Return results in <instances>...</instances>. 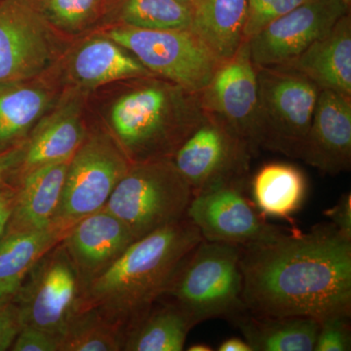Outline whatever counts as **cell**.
<instances>
[{
	"mask_svg": "<svg viewBox=\"0 0 351 351\" xmlns=\"http://www.w3.org/2000/svg\"><path fill=\"white\" fill-rule=\"evenodd\" d=\"M25 145V141L0 152V186H3L6 180L19 168L24 156Z\"/></svg>",
	"mask_w": 351,
	"mask_h": 351,
	"instance_id": "cell-35",
	"label": "cell"
},
{
	"mask_svg": "<svg viewBox=\"0 0 351 351\" xmlns=\"http://www.w3.org/2000/svg\"><path fill=\"white\" fill-rule=\"evenodd\" d=\"M241 253L240 245L202 240L182 262L165 295L195 326L214 318L232 321L247 309Z\"/></svg>",
	"mask_w": 351,
	"mask_h": 351,
	"instance_id": "cell-4",
	"label": "cell"
},
{
	"mask_svg": "<svg viewBox=\"0 0 351 351\" xmlns=\"http://www.w3.org/2000/svg\"><path fill=\"white\" fill-rule=\"evenodd\" d=\"M188 219L135 240L83 294V309H95L124 332L165 295L176 272L202 241Z\"/></svg>",
	"mask_w": 351,
	"mask_h": 351,
	"instance_id": "cell-2",
	"label": "cell"
},
{
	"mask_svg": "<svg viewBox=\"0 0 351 351\" xmlns=\"http://www.w3.org/2000/svg\"><path fill=\"white\" fill-rule=\"evenodd\" d=\"M242 299L250 313L272 317L351 314V235L319 223L274 241L242 246Z\"/></svg>",
	"mask_w": 351,
	"mask_h": 351,
	"instance_id": "cell-1",
	"label": "cell"
},
{
	"mask_svg": "<svg viewBox=\"0 0 351 351\" xmlns=\"http://www.w3.org/2000/svg\"><path fill=\"white\" fill-rule=\"evenodd\" d=\"M188 314L172 302L154 306L124 332L126 351H182L195 327Z\"/></svg>",
	"mask_w": 351,
	"mask_h": 351,
	"instance_id": "cell-25",
	"label": "cell"
},
{
	"mask_svg": "<svg viewBox=\"0 0 351 351\" xmlns=\"http://www.w3.org/2000/svg\"><path fill=\"white\" fill-rule=\"evenodd\" d=\"M55 54L51 25L32 0L0 1V87L43 73Z\"/></svg>",
	"mask_w": 351,
	"mask_h": 351,
	"instance_id": "cell-12",
	"label": "cell"
},
{
	"mask_svg": "<svg viewBox=\"0 0 351 351\" xmlns=\"http://www.w3.org/2000/svg\"><path fill=\"white\" fill-rule=\"evenodd\" d=\"M85 138L80 103L71 99L41 120L25 141L20 180L47 164L69 160Z\"/></svg>",
	"mask_w": 351,
	"mask_h": 351,
	"instance_id": "cell-18",
	"label": "cell"
},
{
	"mask_svg": "<svg viewBox=\"0 0 351 351\" xmlns=\"http://www.w3.org/2000/svg\"><path fill=\"white\" fill-rule=\"evenodd\" d=\"M84 289L61 241L34 265L12 301L19 308L23 326L62 337L82 309Z\"/></svg>",
	"mask_w": 351,
	"mask_h": 351,
	"instance_id": "cell-9",
	"label": "cell"
},
{
	"mask_svg": "<svg viewBox=\"0 0 351 351\" xmlns=\"http://www.w3.org/2000/svg\"><path fill=\"white\" fill-rule=\"evenodd\" d=\"M252 351H314L319 322L309 317H272L248 309L232 321Z\"/></svg>",
	"mask_w": 351,
	"mask_h": 351,
	"instance_id": "cell-22",
	"label": "cell"
},
{
	"mask_svg": "<svg viewBox=\"0 0 351 351\" xmlns=\"http://www.w3.org/2000/svg\"><path fill=\"white\" fill-rule=\"evenodd\" d=\"M219 351H252L251 346L247 343L245 339L237 338V337H232L223 341L219 348H217Z\"/></svg>",
	"mask_w": 351,
	"mask_h": 351,
	"instance_id": "cell-37",
	"label": "cell"
},
{
	"mask_svg": "<svg viewBox=\"0 0 351 351\" xmlns=\"http://www.w3.org/2000/svg\"><path fill=\"white\" fill-rule=\"evenodd\" d=\"M189 351H212L214 348L211 346L207 345V343H197L195 345H191L188 348Z\"/></svg>",
	"mask_w": 351,
	"mask_h": 351,
	"instance_id": "cell-38",
	"label": "cell"
},
{
	"mask_svg": "<svg viewBox=\"0 0 351 351\" xmlns=\"http://www.w3.org/2000/svg\"><path fill=\"white\" fill-rule=\"evenodd\" d=\"M49 99L40 87L23 83L0 87V145L24 136L43 114Z\"/></svg>",
	"mask_w": 351,
	"mask_h": 351,
	"instance_id": "cell-26",
	"label": "cell"
},
{
	"mask_svg": "<svg viewBox=\"0 0 351 351\" xmlns=\"http://www.w3.org/2000/svg\"><path fill=\"white\" fill-rule=\"evenodd\" d=\"M51 25L66 32L80 31L108 5L106 0H32Z\"/></svg>",
	"mask_w": 351,
	"mask_h": 351,
	"instance_id": "cell-29",
	"label": "cell"
},
{
	"mask_svg": "<svg viewBox=\"0 0 351 351\" xmlns=\"http://www.w3.org/2000/svg\"><path fill=\"white\" fill-rule=\"evenodd\" d=\"M123 341L122 328L95 309H83L62 335L60 351H119L122 350Z\"/></svg>",
	"mask_w": 351,
	"mask_h": 351,
	"instance_id": "cell-28",
	"label": "cell"
},
{
	"mask_svg": "<svg viewBox=\"0 0 351 351\" xmlns=\"http://www.w3.org/2000/svg\"><path fill=\"white\" fill-rule=\"evenodd\" d=\"M261 149L301 158L321 90L285 66H257Z\"/></svg>",
	"mask_w": 351,
	"mask_h": 351,
	"instance_id": "cell-6",
	"label": "cell"
},
{
	"mask_svg": "<svg viewBox=\"0 0 351 351\" xmlns=\"http://www.w3.org/2000/svg\"><path fill=\"white\" fill-rule=\"evenodd\" d=\"M178 1L182 2V3L186 4V5L191 7V2H193V0H178Z\"/></svg>",
	"mask_w": 351,
	"mask_h": 351,
	"instance_id": "cell-39",
	"label": "cell"
},
{
	"mask_svg": "<svg viewBox=\"0 0 351 351\" xmlns=\"http://www.w3.org/2000/svg\"><path fill=\"white\" fill-rule=\"evenodd\" d=\"M306 1L307 0H247L245 40H250L263 27Z\"/></svg>",
	"mask_w": 351,
	"mask_h": 351,
	"instance_id": "cell-30",
	"label": "cell"
},
{
	"mask_svg": "<svg viewBox=\"0 0 351 351\" xmlns=\"http://www.w3.org/2000/svg\"><path fill=\"white\" fill-rule=\"evenodd\" d=\"M325 174L351 168V97L320 91L301 158Z\"/></svg>",
	"mask_w": 351,
	"mask_h": 351,
	"instance_id": "cell-15",
	"label": "cell"
},
{
	"mask_svg": "<svg viewBox=\"0 0 351 351\" xmlns=\"http://www.w3.org/2000/svg\"><path fill=\"white\" fill-rule=\"evenodd\" d=\"M71 159L47 164L20 180L5 232H34L52 228Z\"/></svg>",
	"mask_w": 351,
	"mask_h": 351,
	"instance_id": "cell-19",
	"label": "cell"
},
{
	"mask_svg": "<svg viewBox=\"0 0 351 351\" xmlns=\"http://www.w3.org/2000/svg\"><path fill=\"white\" fill-rule=\"evenodd\" d=\"M137 58L152 75L199 94L221 60L189 29L152 31L119 25L106 34Z\"/></svg>",
	"mask_w": 351,
	"mask_h": 351,
	"instance_id": "cell-8",
	"label": "cell"
},
{
	"mask_svg": "<svg viewBox=\"0 0 351 351\" xmlns=\"http://www.w3.org/2000/svg\"><path fill=\"white\" fill-rule=\"evenodd\" d=\"M193 193L172 159L131 163L105 208L135 240L186 219Z\"/></svg>",
	"mask_w": 351,
	"mask_h": 351,
	"instance_id": "cell-5",
	"label": "cell"
},
{
	"mask_svg": "<svg viewBox=\"0 0 351 351\" xmlns=\"http://www.w3.org/2000/svg\"><path fill=\"white\" fill-rule=\"evenodd\" d=\"M348 12L346 0H307L248 40L252 61L257 66L288 64Z\"/></svg>",
	"mask_w": 351,
	"mask_h": 351,
	"instance_id": "cell-14",
	"label": "cell"
},
{
	"mask_svg": "<svg viewBox=\"0 0 351 351\" xmlns=\"http://www.w3.org/2000/svg\"><path fill=\"white\" fill-rule=\"evenodd\" d=\"M106 1H107V2H108V3H110V2H112V0H106Z\"/></svg>",
	"mask_w": 351,
	"mask_h": 351,
	"instance_id": "cell-41",
	"label": "cell"
},
{
	"mask_svg": "<svg viewBox=\"0 0 351 351\" xmlns=\"http://www.w3.org/2000/svg\"><path fill=\"white\" fill-rule=\"evenodd\" d=\"M122 25L152 31L191 29V7L178 0H113Z\"/></svg>",
	"mask_w": 351,
	"mask_h": 351,
	"instance_id": "cell-27",
	"label": "cell"
},
{
	"mask_svg": "<svg viewBox=\"0 0 351 351\" xmlns=\"http://www.w3.org/2000/svg\"><path fill=\"white\" fill-rule=\"evenodd\" d=\"M69 71L76 82L87 87L154 75L129 51L108 38L83 44L73 55Z\"/></svg>",
	"mask_w": 351,
	"mask_h": 351,
	"instance_id": "cell-21",
	"label": "cell"
},
{
	"mask_svg": "<svg viewBox=\"0 0 351 351\" xmlns=\"http://www.w3.org/2000/svg\"><path fill=\"white\" fill-rule=\"evenodd\" d=\"M346 2L348 4V5H350V0H346Z\"/></svg>",
	"mask_w": 351,
	"mask_h": 351,
	"instance_id": "cell-40",
	"label": "cell"
},
{
	"mask_svg": "<svg viewBox=\"0 0 351 351\" xmlns=\"http://www.w3.org/2000/svg\"><path fill=\"white\" fill-rule=\"evenodd\" d=\"M17 189L0 186V239L5 232L12 215Z\"/></svg>",
	"mask_w": 351,
	"mask_h": 351,
	"instance_id": "cell-36",
	"label": "cell"
},
{
	"mask_svg": "<svg viewBox=\"0 0 351 351\" xmlns=\"http://www.w3.org/2000/svg\"><path fill=\"white\" fill-rule=\"evenodd\" d=\"M23 328L19 308L13 301L0 304V351L10 350Z\"/></svg>",
	"mask_w": 351,
	"mask_h": 351,
	"instance_id": "cell-33",
	"label": "cell"
},
{
	"mask_svg": "<svg viewBox=\"0 0 351 351\" xmlns=\"http://www.w3.org/2000/svg\"><path fill=\"white\" fill-rule=\"evenodd\" d=\"M306 191V176L288 163L265 164L252 181L254 204L265 217L290 219L301 208Z\"/></svg>",
	"mask_w": 351,
	"mask_h": 351,
	"instance_id": "cell-24",
	"label": "cell"
},
{
	"mask_svg": "<svg viewBox=\"0 0 351 351\" xmlns=\"http://www.w3.org/2000/svg\"><path fill=\"white\" fill-rule=\"evenodd\" d=\"M324 215L331 219L332 225L336 226L341 232L351 235L350 193H346L341 195L338 203L334 207L326 210Z\"/></svg>",
	"mask_w": 351,
	"mask_h": 351,
	"instance_id": "cell-34",
	"label": "cell"
},
{
	"mask_svg": "<svg viewBox=\"0 0 351 351\" xmlns=\"http://www.w3.org/2000/svg\"><path fill=\"white\" fill-rule=\"evenodd\" d=\"M62 241L86 287L90 281L110 267L135 239L119 218L103 208L80 219Z\"/></svg>",
	"mask_w": 351,
	"mask_h": 351,
	"instance_id": "cell-16",
	"label": "cell"
},
{
	"mask_svg": "<svg viewBox=\"0 0 351 351\" xmlns=\"http://www.w3.org/2000/svg\"><path fill=\"white\" fill-rule=\"evenodd\" d=\"M245 179L193 195L186 218L203 240L246 246L274 241L292 230L272 225L245 195Z\"/></svg>",
	"mask_w": 351,
	"mask_h": 351,
	"instance_id": "cell-10",
	"label": "cell"
},
{
	"mask_svg": "<svg viewBox=\"0 0 351 351\" xmlns=\"http://www.w3.org/2000/svg\"><path fill=\"white\" fill-rule=\"evenodd\" d=\"M66 233L54 228L34 232H5L0 239V304L12 301L36 263Z\"/></svg>",
	"mask_w": 351,
	"mask_h": 351,
	"instance_id": "cell-23",
	"label": "cell"
},
{
	"mask_svg": "<svg viewBox=\"0 0 351 351\" xmlns=\"http://www.w3.org/2000/svg\"><path fill=\"white\" fill-rule=\"evenodd\" d=\"M247 8V0H193L189 31L225 61L245 41Z\"/></svg>",
	"mask_w": 351,
	"mask_h": 351,
	"instance_id": "cell-20",
	"label": "cell"
},
{
	"mask_svg": "<svg viewBox=\"0 0 351 351\" xmlns=\"http://www.w3.org/2000/svg\"><path fill=\"white\" fill-rule=\"evenodd\" d=\"M350 316L332 315L319 321L314 351H350Z\"/></svg>",
	"mask_w": 351,
	"mask_h": 351,
	"instance_id": "cell-31",
	"label": "cell"
},
{
	"mask_svg": "<svg viewBox=\"0 0 351 351\" xmlns=\"http://www.w3.org/2000/svg\"><path fill=\"white\" fill-rule=\"evenodd\" d=\"M130 165L114 138L86 136L69 161L52 228L66 235L80 219L103 209Z\"/></svg>",
	"mask_w": 351,
	"mask_h": 351,
	"instance_id": "cell-7",
	"label": "cell"
},
{
	"mask_svg": "<svg viewBox=\"0 0 351 351\" xmlns=\"http://www.w3.org/2000/svg\"><path fill=\"white\" fill-rule=\"evenodd\" d=\"M252 157L241 141L206 115L172 160L196 195L219 184L244 180Z\"/></svg>",
	"mask_w": 351,
	"mask_h": 351,
	"instance_id": "cell-13",
	"label": "cell"
},
{
	"mask_svg": "<svg viewBox=\"0 0 351 351\" xmlns=\"http://www.w3.org/2000/svg\"><path fill=\"white\" fill-rule=\"evenodd\" d=\"M145 80L120 96L110 112L115 141L131 163L172 159L206 119L199 94L156 75Z\"/></svg>",
	"mask_w": 351,
	"mask_h": 351,
	"instance_id": "cell-3",
	"label": "cell"
},
{
	"mask_svg": "<svg viewBox=\"0 0 351 351\" xmlns=\"http://www.w3.org/2000/svg\"><path fill=\"white\" fill-rule=\"evenodd\" d=\"M205 114L241 141L252 156L261 149L258 123V80L249 41L232 57L221 61L207 86L199 93Z\"/></svg>",
	"mask_w": 351,
	"mask_h": 351,
	"instance_id": "cell-11",
	"label": "cell"
},
{
	"mask_svg": "<svg viewBox=\"0 0 351 351\" xmlns=\"http://www.w3.org/2000/svg\"><path fill=\"white\" fill-rule=\"evenodd\" d=\"M306 76L321 91L351 97V18L343 15L322 38L284 64Z\"/></svg>",
	"mask_w": 351,
	"mask_h": 351,
	"instance_id": "cell-17",
	"label": "cell"
},
{
	"mask_svg": "<svg viewBox=\"0 0 351 351\" xmlns=\"http://www.w3.org/2000/svg\"><path fill=\"white\" fill-rule=\"evenodd\" d=\"M61 337L38 328L23 326L10 350L14 351H60Z\"/></svg>",
	"mask_w": 351,
	"mask_h": 351,
	"instance_id": "cell-32",
	"label": "cell"
},
{
	"mask_svg": "<svg viewBox=\"0 0 351 351\" xmlns=\"http://www.w3.org/2000/svg\"><path fill=\"white\" fill-rule=\"evenodd\" d=\"M0 1H1V0H0Z\"/></svg>",
	"mask_w": 351,
	"mask_h": 351,
	"instance_id": "cell-42",
	"label": "cell"
}]
</instances>
